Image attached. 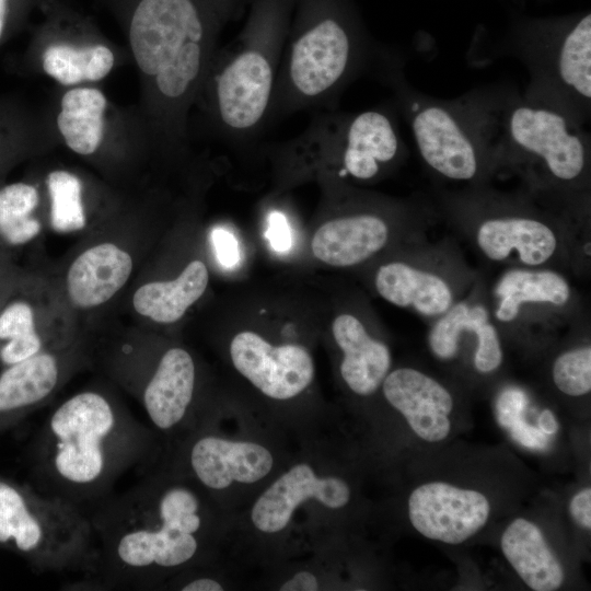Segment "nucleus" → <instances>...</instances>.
Wrapping results in <instances>:
<instances>
[{"label": "nucleus", "mask_w": 591, "mask_h": 591, "mask_svg": "<svg viewBox=\"0 0 591 591\" xmlns=\"http://www.w3.org/2000/svg\"><path fill=\"white\" fill-rule=\"evenodd\" d=\"M121 24L142 86L147 138L182 150L225 26L252 0H101Z\"/></svg>", "instance_id": "1"}, {"label": "nucleus", "mask_w": 591, "mask_h": 591, "mask_svg": "<svg viewBox=\"0 0 591 591\" xmlns=\"http://www.w3.org/2000/svg\"><path fill=\"white\" fill-rule=\"evenodd\" d=\"M96 561L91 589H143L201 555L207 517L199 494L174 478L149 475L86 511Z\"/></svg>", "instance_id": "2"}, {"label": "nucleus", "mask_w": 591, "mask_h": 591, "mask_svg": "<svg viewBox=\"0 0 591 591\" xmlns=\"http://www.w3.org/2000/svg\"><path fill=\"white\" fill-rule=\"evenodd\" d=\"M152 450V432L126 408L101 391H83L45 419L34 444V475L43 494L86 512Z\"/></svg>", "instance_id": "3"}, {"label": "nucleus", "mask_w": 591, "mask_h": 591, "mask_svg": "<svg viewBox=\"0 0 591 591\" xmlns=\"http://www.w3.org/2000/svg\"><path fill=\"white\" fill-rule=\"evenodd\" d=\"M294 0H252L239 34L219 48L200 91L212 138L254 148L270 126V107Z\"/></svg>", "instance_id": "4"}, {"label": "nucleus", "mask_w": 591, "mask_h": 591, "mask_svg": "<svg viewBox=\"0 0 591 591\" xmlns=\"http://www.w3.org/2000/svg\"><path fill=\"white\" fill-rule=\"evenodd\" d=\"M376 48L351 0H294L270 107V125L335 109Z\"/></svg>", "instance_id": "5"}, {"label": "nucleus", "mask_w": 591, "mask_h": 591, "mask_svg": "<svg viewBox=\"0 0 591 591\" xmlns=\"http://www.w3.org/2000/svg\"><path fill=\"white\" fill-rule=\"evenodd\" d=\"M480 97L496 170L514 171L537 192L578 195L587 188L590 141L584 125L525 96Z\"/></svg>", "instance_id": "6"}, {"label": "nucleus", "mask_w": 591, "mask_h": 591, "mask_svg": "<svg viewBox=\"0 0 591 591\" xmlns=\"http://www.w3.org/2000/svg\"><path fill=\"white\" fill-rule=\"evenodd\" d=\"M279 174L299 179L317 174L371 182L399 162L405 144L385 109L313 113L297 136L267 148Z\"/></svg>", "instance_id": "7"}, {"label": "nucleus", "mask_w": 591, "mask_h": 591, "mask_svg": "<svg viewBox=\"0 0 591 591\" xmlns=\"http://www.w3.org/2000/svg\"><path fill=\"white\" fill-rule=\"evenodd\" d=\"M378 58L432 172L449 181L479 183L496 171L480 95L444 101L419 94L379 53Z\"/></svg>", "instance_id": "8"}, {"label": "nucleus", "mask_w": 591, "mask_h": 591, "mask_svg": "<svg viewBox=\"0 0 591 591\" xmlns=\"http://www.w3.org/2000/svg\"><path fill=\"white\" fill-rule=\"evenodd\" d=\"M0 544L39 570L92 572L96 546L88 513L59 497L0 479Z\"/></svg>", "instance_id": "9"}, {"label": "nucleus", "mask_w": 591, "mask_h": 591, "mask_svg": "<svg viewBox=\"0 0 591 591\" xmlns=\"http://www.w3.org/2000/svg\"><path fill=\"white\" fill-rule=\"evenodd\" d=\"M513 49L530 72L524 96L584 125L591 104V14L523 27Z\"/></svg>", "instance_id": "10"}, {"label": "nucleus", "mask_w": 591, "mask_h": 591, "mask_svg": "<svg viewBox=\"0 0 591 591\" xmlns=\"http://www.w3.org/2000/svg\"><path fill=\"white\" fill-rule=\"evenodd\" d=\"M455 205L478 217L475 242L493 262L514 253L525 266L537 267L558 253L561 241L554 223L522 200L477 192L460 196Z\"/></svg>", "instance_id": "11"}, {"label": "nucleus", "mask_w": 591, "mask_h": 591, "mask_svg": "<svg viewBox=\"0 0 591 591\" xmlns=\"http://www.w3.org/2000/svg\"><path fill=\"white\" fill-rule=\"evenodd\" d=\"M46 20L39 28L42 71L65 86L97 82L113 70L116 57L101 40L92 22L62 0L43 4Z\"/></svg>", "instance_id": "12"}, {"label": "nucleus", "mask_w": 591, "mask_h": 591, "mask_svg": "<svg viewBox=\"0 0 591 591\" xmlns=\"http://www.w3.org/2000/svg\"><path fill=\"white\" fill-rule=\"evenodd\" d=\"M229 354L235 370L273 399H291L314 379L313 358L299 344L273 345L256 332L242 331L232 337Z\"/></svg>", "instance_id": "13"}, {"label": "nucleus", "mask_w": 591, "mask_h": 591, "mask_svg": "<svg viewBox=\"0 0 591 591\" xmlns=\"http://www.w3.org/2000/svg\"><path fill=\"white\" fill-rule=\"evenodd\" d=\"M348 211L326 219L315 230L312 254L333 267H352L383 250L392 232L390 211L396 206L368 202L344 193Z\"/></svg>", "instance_id": "14"}, {"label": "nucleus", "mask_w": 591, "mask_h": 591, "mask_svg": "<svg viewBox=\"0 0 591 591\" xmlns=\"http://www.w3.org/2000/svg\"><path fill=\"white\" fill-rule=\"evenodd\" d=\"M489 514L490 503L483 493L443 482L422 484L408 499V517L416 531L447 544L467 541Z\"/></svg>", "instance_id": "15"}, {"label": "nucleus", "mask_w": 591, "mask_h": 591, "mask_svg": "<svg viewBox=\"0 0 591 591\" xmlns=\"http://www.w3.org/2000/svg\"><path fill=\"white\" fill-rule=\"evenodd\" d=\"M346 480L320 477L308 463H299L280 475L255 501L251 521L262 533L275 534L290 523L299 506L315 500L331 509H340L350 500Z\"/></svg>", "instance_id": "16"}, {"label": "nucleus", "mask_w": 591, "mask_h": 591, "mask_svg": "<svg viewBox=\"0 0 591 591\" xmlns=\"http://www.w3.org/2000/svg\"><path fill=\"white\" fill-rule=\"evenodd\" d=\"M189 475L207 490L219 491L233 483L253 484L265 478L274 457L264 445L232 441L215 434H196L186 445Z\"/></svg>", "instance_id": "17"}, {"label": "nucleus", "mask_w": 591, "mask_h": 591, "mask_svg": "<svg viewBox=\"0 0 591 591\" xmlns=\"http://www.w3.org/2000/svg\"><path fill=\"white\" fill-rule=\"evenodd\" d=\"M196 381V363L186 349L171 347L161 354L139 391L143 409L157 430L174 432L189 421Z\"/></svg>", "instance_id": "18"}, {"label": "nucleus", "mask_w": 591, "mask_h": 591, "mask_svg": "<svg viewBox=\"0 0 591 591\" xmlns=\"http://www.w3.org/2000/svg\"><path fill=\"white\" fill-rule=\"evenodd\" d=\"M381 385L389 404L420 439L439 442L449 436L454 401L440 382L417 369L397 368Z\"/></svg>", "instance_id": "19"}, {"label": "nucleus", "mask_w": 591, "mask_h": 591, "mask_svg": "<svg viewBox=\"0 0 591 591\" xmlns=\"http://www.w3.org/2000/svg\"><path fill=\"white\" fill-rule=\"evenodd\" d=\"M334 341L343 352L339 371L355 394H373L390 372L389 347L372 337L361 320L351 313L338 314L332 323Z\"/></svg>", "instance_id": "20"}, {"label": "nucleus", "mask_w": 591, "mask_h": 591, "mask_svg": "<svg viewBox=\"0 0 591 591\" xmlns=\"http://www.w3.org/2000/svg\"><path fill=\"white\" fill-rule=\"evenodd\" d=\"M374 288L389 303L426 317L440 316L454 303L453 290L444 277L399 260L379 267Z\"/></svg>", "instance_id": "21"}, {"label": "nucleus", "mask_w": 591, "mask_h": 591, "mask_svg": "<svg viewBox=\"0 0 591 591\" xmlns=\"http://www.w3.org/2000/svg\"><path fill=\"white\" fill-rule=\"evenodd\" d=\"M131 270L130 255L113 243L84 251L73 260L67 275L71 302L82 309L105 303L127 282Z\"/></svg>", "instance_id": "22"}, {"label": "nucleus", "mask_w": 591, "mask_h": 591, "mask_svg": "<svg viewBox=\"0 0 591 591\" xmlns=\"http://www.w3.org/2000/svg\"><path fill=\"white\" fill-rule=\"evenodd\" d=\"M61 375L58 356L48 351L9 366L0 375V428L48 401Z\"/></svg>", "instance_id": "23"}, {"label": "nucleus", "mask_w": 591, "mask_h": 591, "mask_svg": "<svg viewBox=\"0 0 591 591\" xmlns=\"http://www.w3.org/2000/svg\"><path fill=\"white\" fill-rule=\"evenodd\" d=\"M500 545L506 559L532 590L555 591L561 587L564 568L535 523L514 519L503 531Z\"/></svg>", "instance_id": "24"}, {"label": "nucleus", "mask_w": 591, "mask_h": 591, "mask_svg": "<svg viewBox=\"0 0 591 591\" xmlns=\"http://www.w3.org/2000/svg\"><path fill=\"white\" fill-rule=\"evenodd\" d=\"M108 101L97 88L78 85L61 96L56 127L66 146L77 154H94L106 131Z\"/></svg>", "instance_id": "25"}, {"label": "nucleus", "mask_w": 591, "mask_h": 591, "mask_svg": "<svg viewBox=\"0 0 591 591\" xmlns=\"http://www.w3.org/2000/svg\"><path fill=\"white\" fill-rule=\"evenodd\" d=\"M209 282L206 264L195 259L173 280L151 281L134 294L135 310L152 321L170 324L178 321L205 293Z\"/></svg>", "instance_id": "26"}, {"label": "nucleus", "mask_w": 591, "mask_h": 591, "mask_svg": "<svg viewBox=\"0 0 591 591\" xmlns=\"http://www.w3.org/2000/svg\"><path fill=\"white\" fill-rule=\"evenodd\" d=\"M495 294L498 298L496 318L510 323L526 303L567 304L571 299V287L563 275L554 270L514 268L500 277Z\"/></svg>", "instance_id": "27"}, {"label": "nucleus", "mask_w": 591, "mask_h": 591, "mask_svg": "<svg viewBox=\"0 0 591 591\" xmlns=\"http://www.w3.org/2000/svg\"><path fill=\"white\" fill-rule=\"evenodd\" d=\"M37 188L18 182L0 188V235L12 245L24 244L40 232V222L33 218L38 206Z\"/></svg>", "instance_id": "28"}, {"label": "nucleus", "mask_w": 591, "mask_h": 591, "mask_svg": "<svg viewBox=\"0 0 591 591\" xmlns=\"http://www.w3.org/2000/svg\"><path fill=\"white\" fill-rule=\"evenodd\" d=\"M46 186L50 199V222L58 232L79 231L85 227L83 186L80 178L65 170L48 174Z\"/></svg>", "instance_id": "29"}, {"label": "nucleus", "mask_w": 591, "mask_h": 591, "mask_svg": "<svg viewBox=\"0 0 591 591\" xmlns=\"http://www.w3.org/2000/svg\"><path fill=\"white\" fill-rule=\"evenodd\" d=\"M0 350L3 363L11 366L42 351L43 341L34 324L32 308L25 302L10 304L0 314Z\"/></svg>", "instance_id": "30"}, {"label": "nucleus", "mask_w": 591, "mask_h": 591, "mask_svg": "<svg viewBox=\"0 0 591 591\" xmlns=\"http://www.w3.org/2000/svg\"><path fill=\"white\" fill-rule=\"evenodd\" d=\"M555 386L568 396H582L591 391V347L583 345L560 354L554 361Z\"/></svg>", "instance_id": "31"}, {"label": "nucleus", "mask_w": 591, "mask_h": 591, "mask_svg": "<svg viewBox=\"0 0 591 591\" xmlns=\"http://www.w3.org/2000/svg\"><path fill=\"white\" fill-rule=\"evenodd\" d=\"M467 332L476 337L474 366L477 371L489 373L498 369L502 361L500 338L483 304L471 305Z\"/></svg>", "instance_id": "32"}, {"label": "nucleus", "mask_w": 591, "mask_h": 591, "mask_svg": "<svg viewBox=\"0 0 591 591\" xmlns=\"http://www.w3.org/2000/svg\"><path fill=\"white\" fill-rule=\"evenodd\" d=\"M471 305L461 301L439 316L432 326L428 341L434 356L442 360H450L455 357L461 335L467 332Z\"/></svg>", "instance_id": "33"}, {"label": "nucleus", "mask_w": 591, "mask_h": 591, "mask_svg": "<svg viewBox=\"0 0 591 591\" xmlns=\"http://www.w3.org/2000/svg\"><path fill=\"white\" fill-rule=\"evenodd\" d=\"M34 128L23 109L0 101V157L34 138Z\"/></svg>", "instance_id": "34"}, {"label": "nucleus", "mask_w": 591, "mask_h": 591, "mask_svg": "<svg viewBox=\"0 0 591 591\" xmlns=\"http://www.w3.org/2000/svg\"><path fill=\"white\" fill-rule=\"evenodd\" d=\"M48 0H0V43L8 31L34 4L43 5Z\"/></svg>", "instance_id": "35"}, {"label": "nucleus", "mask_w": 591, "mask_h": 591, "mask_svg": "<svg viewBox=\"0 0 591 591\" xmlns=\"http://www.w3.org/2000/svg\"><path fill=\"white\" fill-rule=\"evenodd\" d=\"M212 242L216 248V254L221 264L231 267L239 259L237 244L234 236L223 230L216 229L212 232Z\"/></svg>", "instance_id": "36"}, {"label": "nucleus", "mask_w": 591, "mask_h": 591, "mask_svg": "<svg viewBox=\"0 0 591 591\" xmlns=\"http://www.w3.org/2000/svg\"><path fill=\"white\" fill-rule=\"evenodd\" d=\"M573 521L584 530L591 529V488L586 487L573 495L569 502Z\"/></svg>", "instance_id": "37"}, {"label": "nucleus", "mask_w": 591, "mask_h": 591, "mask_svg": "<svg viewBox=\"0 0 591 591\" xmlns=\"http://www.w3.org/2000/svg\"><path fill=\"white\" fill-rule=\"evenodd\" d=\"M268 237L271 246L280 252L287 251L290 246V232L282 215L274 213L270 217Z\"/></svg>", "instance_id": "38"}, {"label": "nucleus", "mask_w": 591, "mask_h": 591, "mask_svg": "<svg viewBox=\"0 0 591 591\" xmlns=\"http://www.w3.org/2000/svg\"><path fill=\"white\" fill-rule=\"evenodd\" d=\"M280 591H316L320 590V582L312 572L299 571L279 588Z\"/></svg>", "instance_id": "39"}, {"label": "nucleus", "mask_w": 591, "mask_h": 591, "mask_svg": "<svg viewBox=\"0 0 591 591\" xmlns=\"http://www.w3.org/2000/svg\"><path fill=\"white\" fill-rule=\"evenodd\" d=\"M183 591H222L223 586L210 577H197L183 583L179 588Z\"/></svg>", "instance_id": "40"}, {"label": "nucleus", "mask_w": 591, "mask_h": 591, "mask_svg": "<svg viewBox=\"0 0 591 591\" xmlns=\"http://www.w3.org/2000/svg\"><path fill=\"white\" fill-rule=\"evenodd\" d=\"M540 425L543 428V430L549 433L555 432L557 428V424L554 417L552 416V414L548 413V410H546L545 413L541 415Z\"/></svg>", "instance_id": "41"}]
</instances>
